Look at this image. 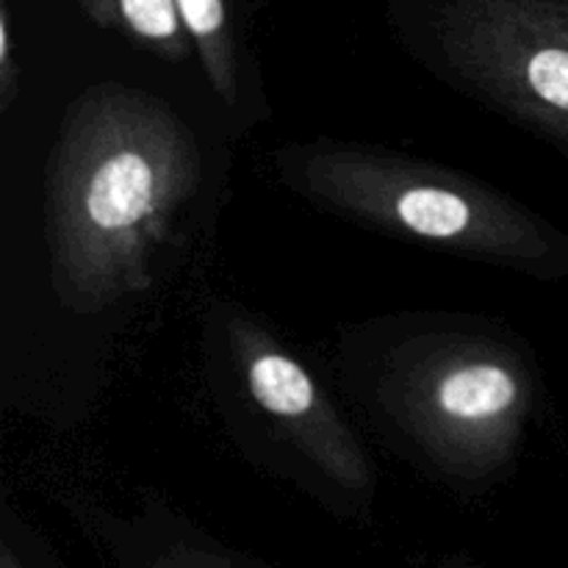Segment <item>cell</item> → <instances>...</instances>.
Wrapping results in <instances>:
<instances>
[{"mask_svg":"<svg viewBox=\"0 0 568 568\" xmlns=\"http://www.w3.org/2000/svg\"><path fill=\"white\" fill-rule=\"evenodd\" d=\"M197 181L186 131L161 103L103 89L75 111L53 175L55 281L75 308L148 286L150 255Z\"/></svg>","mask_w":568,"mask_h":568,"instance_id":"obj_1","label":"cell"},{"mask_svg":"<svg viewBox=\"0 0 568 568\" xmlns=\"http://www.w3.org/2000/svg\"><path fill=\"white\" fill-rule=\"evenodd\" d=\"M442 42L475 87L568 148V0H453Z\"/></svg>","mask_w":568,"mask_h":568,"instance_id":"obj_2","label":"cell"},{"mask_svg":"<svg viewBox=\"0 0 568 568\" xmlns=\"http://www.w3.org/2000/svg\"><path fill=\"white\" fill-rule=\"evenodd\" d=\"M316 189L338 203L392 220L427 242L464 244L503 258L541 261L552 244L525 214H514L480 192L427 181L422 172L364 159H325L314 166Z\"/></svg>","mask_w":568,"mask_h":568,"instance_id":"obj_3","label":"cell"},{"mask_svg":"<svg viewBox=\"0 0 568 568\" xmlns=\"http://www.w3.org/2000/svg\"><path fill=\"white\" fill-rule=\"evenodd\" d=\"M521 388L514 372L494 361H464L433 381L430 410L449 436L508 427L519 408Z\"/></svg>","mask_w":568,"mask_h":568,"instance_id":"obj_4","label":"cell"},{"mask_svg":"<svg viewBox=\"0 0 568 568\" xmlns=\"http://www.w3.org/2000/svg\"><path fill=\"white\" fill-rule=\"evenodd\" d=\"M250 394L266 414L277 416L283 422H297L308 425L316 433V425L327 427V419H316L320 414V397H316L314 381L308 372L292 358L281 353H261L250 364L247 372Z\"/></svg>","mask_w":568,"mask_h":568,"instance_id":"obj_5","label":"cell"},{"mask_svg":"<svg viewBox=\"0 0 568 568\" xmlns=\"http://www.w3.org/2000/svg\"><path fill=\"white\" fill-rule=\"evenodd\" d=\"M83 9L105 26H122L142 42L170 55L186 53V22L178 0H81Z\"/></svg>","mask_w":568,"mask_h":568,"instance_id":"obj_6","label":"cell"},{"mask_svg":"<svg viewBox=\"0 0 568 568\" xmlns=\"http://www.w3.org/2000/svg\"><path fill=\"white\" fill-rule=\"evenodd\" d=\"M186 31L200 44L205 70L214 78L216 89L231 94L233 89V50L227 31L225 0H178Z\"/></svg>","mask_w":568,"mask_h":568,"instance_id":"obj_7","label":"cell"}]
</instances>
